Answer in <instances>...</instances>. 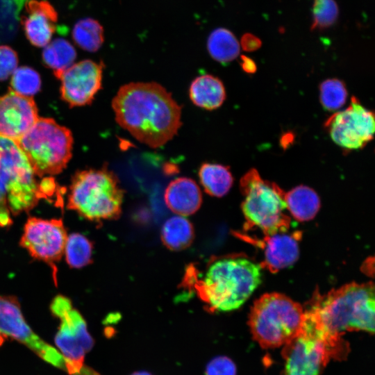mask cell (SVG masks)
<instances>
[{
    "label": "cell",
    "instance_id": "obj_18",
    "mask_svg": "<svg viewBox=\"0 0 375 375\" xmlns=\"http://www.w3.org/2000/svg\"><path fill=\"white\" fill-rule=\"evenodd\" d=\"M164 199L167 207L178 215L194 213L202 203V195L197 183L187 177L172 180L167 186Z\"/></svg>",
    "mask_w": 375,
    "mask_h": 375
},
{
    "label": "cell",
    "instance_id": "obj_19",
    "mask_svg": "<svg viewBox=\"0 0 375 375\" xmlns=\"http://www.w3.org/2000/svg\"><path fill=\"white\" fill-rule=\"evenodd\" d=\"M189 94L194 105L206 110L219 108L226 98L223 83L210 74L197 77L190 85Z\"/></svg>",
    "mask_w": 375,
    "mask_h": 375
},
{
    "label": "cell",
    "instance_id": "obj_3",
    "mask_svg": "<svg viewBox=\"0 0 375 375\" xmlns=\"http://www.w3.org/2000/svg\"><path fill=\"white\" fill-rule=\"evenodd\" d=\"M374 287L372 283L347 284L319 296L308 310L329 333L374 332Z\"/></svg>",
    "mask_w": 375,
    "mask_h": 375
},
{
    "label": "cell",
    "instance_id": "obj_32",
    "mask_svg": "<svg viewBox=\"0 0 375 375\" xmlns=\"http://www.w3.org/2000/svg\"><path fill=\"white\" fill-rule=\"evenodd\" d=\"M240 45L244 51L253 52L260 48L262 41L256 35L250 33H246L241 38Z\"/></svg>",
    "mask_w": 375,
    "mask_h": 375
},
{
    "label": "cell",
    "instance_id": "obj_35",
    "mask_svg": "<svg viewBox=\"0 0 375 375\" xmlns=\"http://www.w3.org/2000/svg\"><path fill=\"white\" fill-rule=\"evenodd\" d=\"M4 340V338L3 337V335L0 333V346L3 344Z\"/></svg>",
    "mask_w": 375,
    "mask_h": 375
},
{
    "label": "cell",
    "instance_id": "obj_17",
    "mask_svg": "<svg viewBox=\"0 0 375 375\" xmlns=\"http://www.w3.org/2000/svg\"><path fill=\"white\" fill-rule=\"evenodd\" d=\"M288 231L266 235L260 244L264 249V267L272 272L292 265L299 257L301 233Z\"/></svg>",
    "mask_w": 375,
    "mask_h": 375
},
{
    "label": "cell",
    "instance_id": "obj_30",
    "mask_svg": "<svg viewBox=\"0 0 375 375\" xmlns=\"http://www.w3.org/2000/svg\"><path fill=\"white\" fill-rule=\"evenodd\" d=\"M15 51L7 45H0V81L7 79L17 67Z\"/></svg>",
    "mask_w": 375,
    "mask_h": 375
},
{
    "label": "cell",
    "instance_id": "obj_13",
    "mask_svg": "<svg viewBox=\"0 0 375 375\" xmlns=\"http://www.w3.org/2000/svg\"><path fill=\"white\" fill-rule=\"evenodd\" d=\"M67 238L60 219L30 217L24 226L20 245L35 259L49 264L56 274L55 263L62 258Z\"/></svg>",
    "mask_w": 375,
    "mask_h": 375
},
{
    "label": "cell",
    "instance_id": "obj_28",
    "mask_svg": "<svg viewBox=\"0 0 375 375\" xmlns=\"http://www.w3.org/2000/svg\"><path fill=\"white\" fill-rule=\"evenodd\" d=\"M10 84L11 89L15 92L32 97L40 89L41 79L33 68L22 66L17 67L12 74Z\"/></svg>",
    "mask_w": 375,
    "mask_h": 375
},
{
    "label": "cell",
    "instance_id": "obj_22",
    "mask_svg": "<svg viewBox=\"0 0 375 375\" xmlns=\"http://www.w3.org/2000/svg\"><path fill=\"white\" fill-rule=\"evenodd\" d=\"M200 182L205 192L221 197L231 189L233 178L228 167L215 163H203L199 170Z\"/></svg>",
    "mask_w": 375,
    "mask_h": 375
},
{
    "label": "cell",
    "instance_id": "obj_34",
    "mask_svg": "<svg viewBox=\"0 0 375 375\" xmlns=\"http://www.w3.org/2000/svg\"><path fill=\"white\" fill-rule=\"evenodd\" d=\"M131 375H151L147 372H135L131 374Z\"/></svg>",
    "mask_w": 375,
    "mask_h": 375
},
{
    "label": "cell",
    "instance_id": "obj_31",
    "mask_svg": "<svg viewBox=\"0 0 375 375\" xmlns=\"http://www.w3.org/2000/svg\"><path fill=\"white\" fill-rule=\"evenodd\" d=\"M206 375H236V366L227 356H217L208 364Z\"/></svg>",
    "mask_w": 375,
    "mask_h": 375
},
{
    "label": "cell",
    "instance_id": "obj_26",
    "mask_svg": "<svg viewBox=\"0 0 375 375\" xmlns=\"http://www.w3.org/2000/svg\"><path fill=\"white\" fill-rule=\"evenodd\" d=\"M93 244L80 233H72L67 238L65 246V259L69 267L81 268L92 262Z\"/></svg>",
    "mask_w": 375,
    "mask_h": 375
},
{
    "label": "cell",
    "instance_id": "obj_11",
    "mask_svg": "<svg viewBox=\"0 0 375 375\" xmlns=\"http://www.w3.org/2000/svg\"><path fill=\"white\" fill-rule=\"evenodd\" d=\"M333 141L346 150L363 148L374 138V113L365 108L355 97L344 110L335 112L325 122Z\"/></svg>",
    "mask_w": 375,
    "mask_h": 375
},
{
    "label": "cell",
    "instance_id": "obj_20",
    "mask_svg": "<svg viewBox=\"0 0 375 375\" xmlns=\"http://www.w3.org/2000/svg\"><path fill=\"white\" fill-rule=\"evenodd\" d=\"M287 210L292 217L301 222L312 219L320 207L317 194L310 188L299 185L285 193Z\"/></svg>",
    "mask_w": 375,
    "mask_h": 375
},
{
    "label": "cell",
    "instance_id": "obj_33",
    "mask_svg": "<svg viewBox=\"0 0 375 375\" xmlns=\"http://www.w3.org/2000/svg\"><path fill=\"white\" fill-rule=\"evenodd\" d=\"M240 65L242 69L247 73H254L257 69L255 62L244 55L240 56Z\"/></svg>",
    "mask_w": 375,
    "mask_h": 375
},
{
    "label": "cell",
    "instance_id": "obj_24",
    "mask_svg": "<svg viewBox=\"0 0 375 375\" xmlns=\"http://www.w3.org/2000/svg\"><path fill=\"white\" fill-rule=\"evenodd\" d=\"M42 51L44 63L51 68L56 77L74 64L76 51L67 40L56 38L50 41Z\"/></svg>",
    "mask_w": 375,
    "mask_h": 375
},
{
    "label": "cell",
    "instance_id": "obj_12",
    "mask_svg": "<svg viewBox=\"0 0 375 375\" xmlns=\"http://www.w3.org/2000/svg\"><path fill=\"white\" fill-rule=\"evenodd\" d=\"M0 333L24 344L44 361L66 371L65 358L32 331L14 296L0 295Z\"/></svg>",
    "mask_w": 375,
    "mask_h": 375
},
{
    "label": "cell",
    "instance_id": "obj_6",
    "mask_svg": "<svg viewBox=\"0 0 375 375\" xmlns=\"http://www.w3.org/2000/svg\"><path fill=\"white\" fill-rule=\"evenodd\" d=\"M304 318L301 306L276 292L265 294L251 308L248 324L253 338L264 349L285 345L300 331Z\"/></svg>",
    "mask_w": 375,
    "mask_h": 375
},
{
    "label": "cell",
    "instance_id": "obj_23",
    "mask_svg": "<svg viewBox=\"0 0 375 375\" xmlns=\"http://www.w3.org/2000/svg\"><path fill=\"white\" fill-rule=\"evenodd\" d=\"M207 47L210 56L222 64L235 60L240 51L236 37L231 31L224 28H216L210 34Z\"/></svg>",
    "mask_w": 375,
    "mask_h": 375
},
{
    "label": "cell",
    "instance_id": "obj_21",
    "mask_svg": "<svg viewBox=\"0 0 375 375\" xmlns=\"http://www.w3.org/2000/svg\"><path fill=\"white\" fill-rule=\"evenodd\" d=\"M194 235L192 224L182 215L169 218L161 229V240L164 245L173 251L183 250L189 247Z\"/></svg>",
    "mask_w": 375,
    "mask_h": 375
},
{
    "label": "cell",
    "instance_id": "obj_5",
    "mask_svg": "<svg viewBox=\"0 0 375 375\" xmlns=\"http://www.w3.org/2000/svg\"><path fill=\"white\" fill-rule=\"evenodd\" d=\"M124 192L117 176L106 167L81 170L72 177L67 206L90 221L115 219Z\"/></svg>",
    "mask_w": 375,
    "mask_h": 375
},
{
    "label": "cell",
    "instance_id": "obj_9",
    "mask_svg": "<svg viewBox=\"0 0 375 375\" xmlns=\"http://www.w3.org/2000/svg\"><path fill=\"white\" fill-rule=\"evenodd\" d=\"M285 375H319L331 359L340 360L342 349L304 317L299 333L283 345Z\"/></svg>",
    "mask_w": 375,
    "mask_h": 375
},
{
    "label": "cell",
    "instance_id": "obj_2",
    "mask_svg": "<svg viewBox=\"0 0 375 375\" xmlns=\"http://www.w3.org/2000/svg\"><path fill=\"white\" fill-rule=\"evenodd\" d=\"M262 267L240 256H226L211 262L202 278L195 281L199 298L214 312L240 308L261 282Z\"/></svg>",
    "mask_w": 375,
    "mask_h": 375
},
{
    "label": "cell",
    "instance_id": "obj_1",
    "mask_svg": "<svg viewBox=\"0 0 375 375\" xmlns=\"http://www.w3.org/2000/svg\"><path fill=\"white\" fill-rule=\"evenodd\" d=\"M115 120L139 142L158 148L174 138L181 126V108L161 85L130 83L112 101Z\"/></svg>",
    "mask_w": 375,
    "mask_h": 375
},
{
    "label": "cell",
    "instance_id": "obj_4",
    "mask_svg": "<svg viewBox=\"0 0 375 375\" xmlns=\"http://www.w3.org/2000/svg\"><path fill=\"white\" fill-rule=\"evenodd\" d=\"M35 176L16 143L0 137V227L12 224L10 212L29 211L43 198Z\"/></svg>",
    "mask_w": 375,
    "mask_h": 375
},
{
    "label": "cell",
    "instance_id": "obj_10",
    "mask_svg": "<svg viewBox=\"0 0 375 375\" xmlns=\"http://www.w3.org/2000/svg\"><path fill=\"white\" fill-rule=\"evenodd\" d=\"M50 309L53 315L60 320L54 341L65 358L66 371L70 375H78L84 366L85 353L94 346V340L88 331L85 319L73 308L69 298L56 296Z\"/></svg>",
    "mask_w": 375,
    "mask_h": 375
},
{
    "label": "cell",
    "instance_id": "obj_7",
    "mask_svg": "<svg viewBox=\"0 0 375 375\" xmlns=\"http://www.w3.org/2000/svg\"><path fill=\"white\" fill-rule=\"evenodd\" d=\"M240 187L247 229L258 228L265 236L290 229L285 193L277 184L263 180L256 169H251L240 179Z\"/></svg>",
    "mask_w": 375,
    "mask_h": 375
},
{
    "label": "cell",
    "instance_id": "obj_16",
    "mask_svg": "<svg viewBox=\"0 0 375 375\" xmlns=\"http://www.w3.org/2000/svg\"><path fill=\"white\" fill-rule=\"evenodd\" d=\"M58 13L46 0H28L25 4L21 23L30 43L38 47H45L56 29Z\"/></svg>",
    "mask_w": 375,
    "mask_h": 375
},
{
    "label": "cell",
    "instance_id": "obj_15",
    "mask_svg": "<svg viewBox=\"0 0 375 375\" xmlns=\"http://www.w3.org/2000/svg\"><path fill=\"white\" fill-rule=\"evenodd\" d=\"M38 118L32 97L21 95L11 88L0 97V137L16 142Z\"/></svg>",
    "mask_w": 375,
    "mask_h": 375
},
{
    "label": "cell",
    "instance_id": "obj_27",
    "mask_svg": "<svg viewBox=\"0 0 375 375\" xmlns=\"http://www.w3.org/2000/svg\"><path fill=\"white\" fill-rule=\"evenodd\" d=\"M347 91L344 83L338 78H328L319 86V99L328 111H335L344 105Z\"/></svg>",
    "mask_w": 375,
    "mask_h": 375
},
{
    "label": "cell",
    "instance_id": "obj_14",
    "mask_svg": "<svg viewBox=\"0 0 375 375\" xmlns=\"http://www.w3.org/2000/svg\"><path fill=\"white\" fill-rule=\"evenodd\" d=\"M103 67V62L84 60L64 70L58 77L62 99L70 106L90 104L101 88Z\"/></svg>",
    "mask_w": 375,
    "mask_h": 375
},
{
    "label": "cell",
    "instance_id": "obj_8",
    "mask_svg": "<svg viewBox=\"0 0 375 375\" xmlns=\"http://www.w3.org/2000/svg\"><path fill=\"white\" fill-rule=\"evenodd\" d=\"M15 143L38 177L61 172L72 157L71 131L51 118L39 117Z\"/></svg>",
    "mask_w": 375,
    "mask_h": 375
},
{
    "label": "cell",
    "instance_id": "obj_29",
    "mask_svg": "<svg viewBox=\"0 0 375 375\" xmlns=\"http://www.w3.org/2000/svg\"><path fill=\"white\" fill-rule=\"evenodd\" d=\"M339 8L335 0H313L311 31L324 30L338 20Z\"/></svg>",
    "mask_w": 375,
    "mask_h": 375
},
{
    "label": "cell",
    "instance_id": "obj_25",
    "mask_svg": "<svg viewBox=\"0 0 375 375\" xmlns=\"http://www.w3.org/2000/svg\"><path fill=\"white\" fill-rule=\"evenodd\" d=\"M72 38L75 44L83 50L95 52L103 43V28L97 20L84 18L74 25Z\"/></svg>",
    "mask_w": 375,
    "mask_h": 375
}]
</instances>
